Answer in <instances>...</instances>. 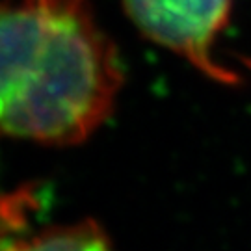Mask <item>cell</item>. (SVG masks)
I'll use <instances>...</instances> for the list:
<instances>
[{"mask_svg":"<svg viewBox=\"0 0 251 251\" xmlns=\"http://www.w3.org/2000/svg\"><path fill=\"white\" fill-rule=\"evenodd\" d=\"M123 86L90 0H0V138L82 144Z\"/></svg>","mask_w":251,"mask_h":251,"instance_id":"cell-1","label":"cell"},{"mask_svg":"<svg viewBox=\"0 0 251 251\" xmlns=\"http://www.w3.org/2000/svg\"><path fill=\"white\" fill-rule=\"evenodd\" d=\"M123 8L149 41L220 84L240 82V75L216 56V41L229 25L233 0H123Z\"/></svg>","mask_w":251,"mask_h":251,"instance_id":"cell-2","label":"cell"},{"mask_svg":"<svg viewBox=\"0 0 251 251\" xmlns=\"http://www.w3.org/2000/svg\"><path fill=\"white\" fill-rule=\"evenodd\" d=\"M19 196L0 201V251H116L93 220L30 231L21 218Z\"/></svg>","mask_w":251,"mask_h":251,"instance_id":"cell-3","label":"cell"}]
</instances>
